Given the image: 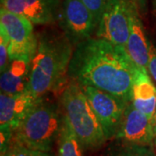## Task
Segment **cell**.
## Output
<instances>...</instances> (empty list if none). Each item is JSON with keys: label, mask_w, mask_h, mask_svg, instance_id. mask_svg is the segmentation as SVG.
Here are the masks:
<instances>
[{"label": "cell", "mask_w": 156, "mask_h": 156, "mask_svg": "<svg viewBox=\"0 0 156 156\" xmlns=\"http://www.w3.org/2000/svg\"><path fill=\"white\" fill-rule=\"evenodd\" d=\"M135 63L124 47L100 37H90L75 46L69 78L130 102Z\"/></svg>", "instance_id": "cell-1"}, {"label": "cell", "mask_w": 156, "mask_h": 156, "mask_svg": "<svg viewBox=\"0 0 156 156\" xmlns=\"http://www.w3.org/2000/svg\"><path fill=\"white\" fill-rule=\"evenodd\" d=\"M74 48L64 33L43 32L37 35L30 76V92L36 98L44 97L67 85Z\"/></svg>", "instance_id": "cell-2"}, {"label": "cell", "mask_w": 156, "mask_h": 156, "mask_svg": "<svg viewBox=\"0 0 156 156\" xmlns=\"http://www.w3.org/2000/svg\"><path fill=\"white\" fill-rule=\"evenodd\" d=\"M62 118L56 103L39 98L15 131L13 141L31 151L48 153L57 140Z\"/></svg>", "instance_id": "cell-3"}, {"label": "cell", "mask_w": 156, "mask_h": 156, "mask_svg": "<svg viewBox=\"0 0 156 156\" xmlns=\"http://www.w3.org/2000/svg\"><path fill=\"white\" fill-rule=\"evenodd\" d=\"M61 109L84 149H98L106 142L102 126L81 86L70 81L60 96Z\"/></svg>", "instance_id": "cell-4"}, {"label": "cell", "mask_w": 156, "mask_h": 156, "mask_svg": "<svg viewBox=\"0 0 156 156\" xmlns=\"http://www.w3.org/2000/svg\"><path fill=\"white\" fill-rule=\"evenodd\" d=\"M0 32L7 38L10 56H33L37 44L33 23L21 15L0 8Z\"/></svg>", "instance_id": "cell-5"}, {"label": "cell", "mask_w": 156, "mask_h": 156, "mask_svg": "<svg viewBox=\"0 0 156 156\" xmlns=\"http://www.w3.org/2000/svg\"><path fill=\"white\" fill-rule=\"evenodd\" d=\"M81 88L98 117L107 140L115 139L124 111L129 102L94 87L81 86Z\"/></svg>", "instance_id": "cell-6"}, {"label": "cell", "mask_w": 156, "mask_h": 156, "mask_svg": "<svg viewBox=\"0 0 156 156\" xmlns=\"http://www.w3.org/2000/svg\"><path fill=\"white\" fill-rule=\"evenodd\" d=\"M58 17L63 33L74 47L92 37L97 29L94 15L82 0H64Z\"/></svg>", "instance_id": "cell-7"}, {"label": "cell", "mask_w": 156, "mask_h": 156, "mask_svg": "<svg viewBox=\"0 0 156 156\" xmlns=\"http://www.w3.org/2000/svg\"><path fill=\"white\" fill-rule=\"evenodd\" d=\"M128 6L129 0H105L95 36L125 48L129 35Z\"/></svg>", "instance_id": "cell-8"}, {"label": "cell", "mask_w": 156, "mask_h": 156, "mask_svg": "<svg viewBox=\"0 0 156 156\" xmlns=\"http://www.w3.org/2000/svg\"><path fill=\"white\" fill-rule=\"evenodd\" d=\"M155 137L156 128L153 119L129 102L124 111L115 139L137 145L151 146L154 145Z\"/></svg>", "instance_id": "cell-9"}, {"label": "cell", "mask_w": 156, "mask_h": 156, "mask_svg": "<svg viewBox=\"0 0 156 156\" xmlns=\"http://www.w3.org/2000/svg\"><path fill=\"white\" fill-rule=\"evenodd\" d=\"M129 35L125 49L136 66L147 69L150 48L136 0H129Z\"/></svg>", "instance_id": "cell-10"}, {"label": "cell", "mask_w": 156, "mask_h": 156, "mask_svg": "<svg viewBox=\"0 0 156 156\" xmlns=\"http://www.w3.org/2000/svg\"><path fill=\"white\" fill-rule=\"evenodd\" d=\"M1 7L21 15L33 24H49L59 17V0H1Z\"/></svg>", "instance_id": "cell-11"}, {"label": "cell", "mask_w": 156, "mask_h": 156, "mask_svg": "<svg viewBox=\"0 0 156 156\" xmlns=\"http://www.w3.org/2000/svg\"><path fill=\"white\" fill-rule=\"evenodd\" d=\"M39 98H36L30 91L8 95H0V130H10L15 134L23 118Z\"/></svg>", "instance_id": "cell-12"}, {"label": "cell", "mask_w": 156, "mask_h": 156, "mask_svg": "<svg viewBox=\"0 0 156 156\" xmlns=\"http://www.w3.org/2000/svg\"><path fill=\"white\" fill-rule=\"evenodd\" d=\"M32 56L12 57L8 66L1 72V92L17 95L30 91V64Z\"/></svg>", "instance_id": "cell-13"}, {"label": "cell", "mask_w": 156, "mask_h": 156, "mask_svg": "<svg viewBox=\"0 0 156 156\" xmlns=\"http://www.w3.org/2000/svg\"><path fill=\"white\" fill-rule=\"evenodd\" d=\"M130 102L153 119L156 108V87L146 68H134Z\"/></svg>", "instance_id": "cell-14"}, {"label": "cell", "mask_w": 156, "mask_h": 156, "mask_svg": "<svg viewBox=\"0 0 156 156\" xmlns=\"http://www.w3.org/2000/svg\"><path fill=\"white\" fill-rule=\"evenodd\" d=\"M83 144L63 116L57 138V156H83Z\"/></svg>", "instance_id": "cell-15"}, {"label": "cell", "mask_w": 156, "mask_h": 156, "mask_svg": "<svg viewBox=\"0 0 156 156\" xmlns=\"http://www.w3.org/2000/svg\"><path fill=\"white\" fill-rule=\"evenodd\" d=\"M106 156H156V150L154 145H137L115 140L107 148Z\"/></svg>", "instance_id": "cell-16"}, {"label": "cell", "mask_w": 156, "mask_h": 156, "mask_svg": "<svg viewBox=\"0 0 156 156\" xmlns=\"http://www.w3.org/2000/svg\"><path fill=\"white\" fill-rule=\"evenodd\" d=\"M11 60L10 51H9V44L6 37L0 32V71L5 69Z\"/></svg>", "instance_id": "cell-17"}, {"label": "cell", "mask_w": 156, "mask_h": 156, "mask_svg": "<svg viewBox=\"0 0 156 156\" xmlns=\"http://www.w3.org/2000/svg\"><path fill=\"white\" fill-rule=\"evenodd\" d=\"M82 1L94 15V17L98 26V23L100 22L101 17L103 11L105 0H82Z\"/></svg>", "instance_id": "cell-18"}, {"label": "cell", "mask_w": 156, "mask_h": 156, "mask_svg": "<svg viewBox=\"0 0 156 156\" xmlns=\"http://www.w3.org/2000/svg\"><path fill=\"white\" fill-rule=\"evenodd\" d=\"M147 71L152 79L156 83V47L151 45L150 56L147 65Z\"/></svg>", "instance_id": "cell-19"}, {"label": "cell", "mask_w": 156, "mask_h": 156, "mask_svg": "<svg viewBox=\"0 0 156 156\" xmlns=\"http://www.w3.org/2000/svg\"><path fill=\"white\" fill-rule=\"evenodd\" d=\"M11 156H32V153L29 148L12 140L11 145Z\"/></svg>", "instance_id": "cell-20"}, {"label": "cell", "mask_w": 156, "mask_h": 156, "mask_svg": "<svg viewBox=\"0 0 156 156\" xmlns=\"http://www.w3.org/2000/svg\"><path fill=\"white\" fill-rule=\"evenodd\" d=\"M140 11L142 13H145L147 11V0H136Z\"/></svg>", "instance_id": "cell-21"}, {"label": "cell", "mask_w": 156, "mask_h": 156, "mask_svg": "<svg viewBox=\"0 0 156 156\" xmlns=\"http://www.w3.org/2000/svg\"><path fill=\"white\" fill-rule=\"evenodd\" d=\"M32 156H50L48 153L45 152H40V151H31Z\"/></svg>", "instance_id": "cell-22"}, {"label": "cell", "mask_w": 156, "mask_h": 156, "mask_svg": "<svg viewBox=\"0 0 156 156\" xmlns=\"http://www.w3.org/2000/svg\"><path fill=\"white\" fill-rule=\"evenodd\" d=\"M1 156H11V147L5 153H2Z\"/></svg>", "instance_id": "cell-23"}, {"label": "cell", "mask_w": 156, "mask_h": 156, "mask_svg": "<svg viewBox=\"0 0 156 156\" xmlns=\"http://www.w3.org/2000/svg\"><path fill=\"white\" fill-rule=\"evenodd\" d=\"M153 122H154V125L156 128V108H155V111H154V117H153Z\"/></svg>", "instance_id": "cell-24"}, {"label": "cell", "mask_w": 156, "mask_h": 156, "mask_svg": "<svg viewBox=\"0 0 156 156\" xmlns=\"http://www.w3.org/2000/svg\"><path fill=\"white\" fill-rule=\"evenodd\" d=\"M153 2H154V9L156 11V0H153Z\"/></svg>", "instance_id": "cell-25"}, {"label": "cell", "mask_w": 156, "mask_h": 156, "mask_svg": "<svg viewBox=\"0 0 156 156\" xmlns=\"http://www.w3.org/2000/svg\"><path fill=\"white\" fill-rule=\"evenodd\" d=\"M154 148H155V150H156V137H155V140H154Z\"/></svg>", "instance_id": "cell-26"}]
</instances>
